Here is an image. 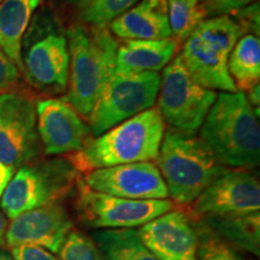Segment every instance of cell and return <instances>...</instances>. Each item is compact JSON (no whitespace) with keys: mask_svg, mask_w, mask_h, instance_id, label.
Wrapping results in <instances>:
<instances>
[{"mask_svg":"<svg viewBox=\"0 0 260 260\" xmlns=\"http://www.w3.org/2000/svg\"><path fill=\"white\" fill-rule=\"evenodd\" d=\"M258 113L242 92H223L200 128V139L224 167L255 168L260 160Z\"/></svg>","mask_w":260,"mask_h":260,"instance_id":"6da1fadb","label":"cell"},{"mask_svg":"<svg viewBox=\"0 0 260 260\" xmlns=\"http://www.w3.org/2000/svg\"><path fill=\"white\" fill-rule=\"evenodd\" d=\"M69 82L65 102L88 117L115 70L118 42L107 27L74 23L67 29Z\"/></svg>","mask_w":260,"mask_h":260,"instance_id":"7a4b0ae2","label":"cell"},{"mask_svg":"<svg viewBox=\"0 0 260 260\" xmlns=\"http://www.w3.org/2000/svg\"><path fill=\"white\" fill-rule=\"evenodd\" d=\"M164 132L161 113L153 106L90 139L70 160L79 172L155 160Z\"/></svg>","mask_w":260,"mask_h":260,"instance_id":"3957f363","label":"cell"},{"mask_svg":"<svg viewBox=\"0 0 260 260\" xmlns=\"http://www.w3.org/2000/svg\"><path fill=\"white\" fill-rule=\"evenodd\" d=\"M155 160L169 197L180 205L194 203L228 169L200 138L172 128L164 132Z\"/></svg>","mask_w":260,"mask_h":260,"instance_id":"277c9868","label":"cell"},{"mask_svg":"<svg viewBox=\"0 0 260 260\" xmlns=\"http://www.w3.org/2000/svg\"><path fill=\"white\" fill-rule=\"evenodd\" d=\"M22 74L35 89L61 94L69 82L67 29L54 10L44 6L32 16L21 44Z\"/></svg>","mask_w":260,"mask_h":260,"instance_id":"5b68a950","label":"cell"},{"mask_svg":"<svg viewBox=\"0 0 260 260\" xmlns=\"http://www.w3.org/2000/svg\"><path fill=\"white\" fill-rule=\"evenodd\" d=\"M241 37V29L230 16L205 19L184 41L180 54L191 79L211 90L239 92L228 71V59Z\"/></svg>","mask_w":260,"mask_h":260,"instance_id":"8992f818","label":"cell"},{"mask_svg":"<svg viewBox=\"0 0 260 260\" xmlns=\"http://www.w3.org/2000/svg\"><path fill=\"white\" fill-rule=\"evenodd\" d=\"M70 158L34 161L17 169L2 195L3 213L10 219L27 211L59 204L79 182Z\"/></svg>","mask_w":260,"mask_h":260,"instance_id":"52a82bcc","label":"cell"},{"mask_svg":"<svg viewBox=\"0 0 260 260\" xmlns=\"http://www.w3.org/2000/svg\"><path fill=\"white\" fill-rule=\"evenodd\" d=\"M159 88L160 76L158 73H119L113 70L87 117L92 135L96 138L119 123L153 107Z\"/></svg>","mask_w":260,"mask_h":260,"instance_id":"ba28073f","label":"cell"},{"mask_svg":"<svg viewBox=\"0 0 260 260\" xmlns=\"http://www.w3.org/2000/svg\"><path fill=\"white\" fill-rule=\"evenodd\" d=\"M158 109L170 128L195 135L216 100L214 90L191 79L180 54L172 58L160 77Z\"/></svg>","mask_w":260,"mask_h":260,"instance_id":"9c48e42d","label":"cell"},{"mask_svg":"<svg viewBox=\"0 0 260 260\" xmlns=\"http://www.w3.org/2000/svg\"><path fill=\"white\" fill-rule=\"evenodd\" d=\"M76 187L79 218L94 229H134L174 210V203L168 199H124L89 189L82 180Z\"/></svg>","mask_w":260,"mask_h":260,"instance_id":"30bf717a","label":"cell"},{"mask_svg":"<svg viewBox=\"0 0 260 260\" xmlns=\"http://www.w3.org/2000/svg\"><path fill=\"white\" fill-rule=\"evenodd\" d=\"M35 102L27 94H0V161L19 169L40 157Z\"/></svg>","mask_w":260,"mask_h":260,"instance_id":"8fae6325","label":"cell"},{"mask_svg":"<svg viewBox=\"0 0 260 260\" xmlns=\"http://www.w3.org/2000/svg\"><path fill=\"white\" fill-rule=\"evenodd\" d=\"M83 183L99 193L134 200H161L168 188L157 165L152 161L130 162L86 172Z\"/></svg>","mask_w":260,"mask_h":260,"instance_id":"7c38bea8","label":"cell"},{"mask_svg":"<svg viewBox=\"0 0 260 260\" xmlns=\"http://www.w3.org/2000/svg\"><path fill=\"white\" fill-rule=\"evenodd\" d=\"M38 134L45 154L76 153L90 140L88 124L63 99L48 98L35 104Z\"/></svg>","mask_w":260,"mask_h":260,"instance_id":"4fadbf2b","label":"cell"},{"mask_svg":"<svg viewBox=\"0 0 260 260\" xmlns=\"http://www.w3.org/2000/svg\"><path fill=\"white\" fill-rule=\"evenodd\" d=\"M260 209V184L254 175L226 169L194 201L193 216H225L256 212Z\"/></svg>","mask_w":260,"mask_h":260,"instance_id":"5bb4252c","label":"cell"},{"mask_svg":"<svg viewBox=\"0 0 260 260\" xmlns=\"http://www.w3.org/2000/svg\"><path fill=\"white\" fill-rule=\"evenodd\" d=\"M71 230L73 220L68 211L59 204H52L27 211L11 219L6 228L5 243L9 248L34 246L59 253Z\"/></svg>","mask_w":260,"mask_h":260,"instance_id":"9a60e30c","label":"cell"},{"mask_svg":"<svg viewBox=\"0 0 260 260\" xmlns=\"http://www.w3.org/2000/svg\"><path fill=\"white\" fill-rule=\"evenodd\" d=\"M138 234L159 260H198L197 233L183 211H169L140 226Z\"/></svg>","mask_w":260,"mask_h":260,"instance_id":"2e32d148","label":"cell"},{"mask_svg":"<svg viewBox=\"0 0 260 260\" xmlns=\"http://www.w3.org/2000/svg\"><path fill=\"white\" fill-rule=\"evenodd\" d=\"M109 25L110 31L124 40H161L172 38L167 0H140Z\"/></svg>","mask_w":260,"mask_h":260,"instance_id":"e0dca14e","label":"cell"},{"mask_svg":"<svg viewBox=\"0 0 260 260\" xmlns=\"http://www.w3.org/2000/svg\"><path fill=\"white\" fill-rule=\"evenodd\" d=\"M178 42L175 38L161 40H125L118 45L115 71L119 73H157L172 60Z\"/></svg>","mask_w":260,"mask_h":260,"instance_id":"ac0fdd59","label":"cell"},{"mask_svg":"<svg viewBox=\"0 0 260 260\" xmlns=\"http://www.w3.org/2000/svg\"><path fill=\"white\" fill-rule=\"evenodd\" d=\"M42 0H3L0 3V48L22 74L21 44Z\"/></svg>","mask_w":260,"mask_h":260,"instance_id":"d6986e66","label":"cell"},{"mask_svg":"<svg viewBox=\"0 0 260 260\" xmlns=\"http://www.w3.org/2000/svg\"><path fill=\"white\" fill-rule=\"evenodd\" d=\"M197 217V216H195ZM207 226L216 233L233 248L260 254V214L251 213L225 214V216L199 217Z\"/></svg>","mask_w":260,"mask_h":260,"instance_id":"ffe728a7","label":"cell"},{"mask_svg":"<svg viewBox=\"0 0 260 260\" xmlns=\"http://www.w3.org/2000/svg\"><path fill=\"white\" fill-rule=\"evenodd\" d=\"M228 71L239 92L259 84L260 80V40L258 35H242L234 46L229 59Z\"/></svg>","mask_w":260,"mask_h":260,"instance_id":"44dd1931","label":"cell"},{"mask_svg":"<svg viewBox=\"0 0 260 260\" xmlns=\"http://www.w3.org/2000/svg\"><path fill=\"white\" fill-rule=\"evenodd\" d=\"M93 241L105 260H159L132 228L99 230L93 234Z\"/></svg>","mask_w":260,"mask_h":260,"instance_id":"7402d4cb","label":"cell"},{"mask_svg":"<svg viewBox=\"0 0 260 260\" xmlns=\"http://www.w3.org/2000/svg\"><path fill=\"white\" fill-rule=\"evenodd\" d=\"M167 4L169 24L178 42L186 41L207 17L201 0H167Z\"/></svg>","mask_w":260,"mask_h":260,"instance_id":"603a6c76","label":"cell"},{"mask_svg":"<svg viewBox=\"0 0 260 260\" xmlns=\"http://www.w3.org/2000/svg\"><path fill=\"white\" fill-rule=\"evenodd\" d=\"M198 237V260H246L213 233L199 217L191 216Z\"/></svg>","mask_w":260,"mask_h":260,"instance_id":"cb8c5ba5","label":"cell"},{"mask_svg":"<svg viewBox=\"0 0 260 260\" xmlns=\"http://www.w3.org/2000/svg\"><path fill=\"white\" fill-rule=\"evenodd\" d=\"M139 2L140 0H89L82 8L81 18L86 24L107 27Z\"/></svg>","mask_w":260,"mask_h":260,"instance_id":"d4e9b609","label":"cell"},{"mask_svg":"<svg viewBox=\"0 0 260 260\" xmlns=\"http://www.w3.org/2000/svg\"><path fill=\"white\" fill-rule=\"evenodd\" d=\"M60 260H102V253L86 234L71 230L61 246Z\"/></svg>","mask_w":260,"mask_h":260,"instance_id":"484cf974","label":"cell"},{"mask_svg":"<svg viewBox=\"0 0 260 260\" xmlns=\"http://www.w3.org/2000/svg\"><path fill=\"white\" fill-rule=\"evenodd\" d=\"M236 24L241 29L242 35L253 34L259 37V4L258 3H252V4L245 6V8L237 10L230 16Z\"/></svg>","mask_w":260,"mask_h":260,"instance_id":"4316f807","label":"cell"},{"mask_svg":"<svg viewBox=\"0 0 260 260\" xmlns=\"http://www.w3.org/2000/svg\"><path fill=\"white\" fill-rule=\"evenodd\" d=\"M19 74L18 68L0 48V94L9 92L17 84Z\"/></svg>","mask_w":260,"mask_h":260,"instance_id":"83f0119b","label":"cell"},{"mask_svg":"<svg viewBox=\"0 0 260 260\" xmlns=\"http://www.w3.org/2000/svg\"><path fill=\"white\" fill-rule=\"evenodd\" d=\"M254 0H214L211 4L204 6L206 10L207 16H223L232 15L237 10L245 8V6L252 4Z\"/></svg>","mask_w":260,"mask_h":260,"instance_id":"f1b7e54d","label":"cell"},{"mask_svg":"<svg viewBox=\"0 0 260 260\" xmlns=\"http://www.w3.org/2000/svg\"><path fill=\"white\" fill-rule=\"evenodd\" d=\"M10 249V253L16 260H59L51 252L40 247L18 246Z\"/></svg>","mask_w":260,"mask_h":260,"instance_id":"f546056e","label":"cell"},{"mask_svg":"<svg viewBox=\"0 0 260 260\" xmlns=\"http://www.w3.org/2000/svg\"><path fill=\"white\" fill-rule=\"evenodd\" d=\"M15 174V169L8 167V165L3 164L0 161V198H2L3 193H4L5 188L8 187L9 182L11 181L12 176Z\"/></svg>","mask_w":260,"mask_h":260,"instance_id":"4dcf8cb0","label":"cell"},{"mask_svg":"<svg viewBox=\"0 0 260 260\" xmlns=\"http://www.w3.org/2000/svg\"><path fill=\"white\" fill-rule=\"evenodd\" d=\"M248 103L253 106V109H259L260 104V84H256V86L252 87L251 89L248 90V98H247Z\"/></svg>","mask_w":260,"mask_h":260,"instance_id":"1f68e13d","label":"cell"},{"mask_svg":"<svg viewBox=\"0 0 260 260\" xmlns=\"http://www.w3.org/2000/svg\"><path fill=\"white\" fill-rule=\"evenodd\" d=\"M6 228H8V222H6L5 214L0 211V248H4L6 246L5 243Z\"/></svg>","mask_w":260,"mask_h":260,"instance_id":"d6a6232c","label":"cell"},{"mask_svg":"<svg viewBox=\"0 0 260 260\" xmlns=\"http://www.w3.org/2000/svg\"><path fill=\"white\" fill-rule=\"evenodd\" d=\"M0 260H16V259L11 255V253L5 251L4 248H0Z\"/></svg>","mask_w":260,"mask_h":260,"instance_id":"836d02e7","label":"cell"},{"mask_svg":"<svg viewBox=\"0 0 260 260\" xmlns=\"http://www.w3.org/2000/svg\"><path fill=\"white\" fill-rule=\"evenodd\" d=\"M70 2L74 3V4H76L77 6H80V8H83V6L86 5L89 0H70Z\"/></svg>","mask_w":260,"mask_h":260,"instance_id":"e575fe53","label":"cell"},{"mask_svg":"<svg viewBox=\"0 0 260 260\" xmlns=\"http://www.w3.org/2000/svg\"><path fill=\"white\" fill-rule=\"evenodd\" d=\"M3 2V0H0V3H2Z\"/></svg>","mask_w":260,"mask_h":260,"instance_id":"d590c367","label":"cell"}]
</instances>
